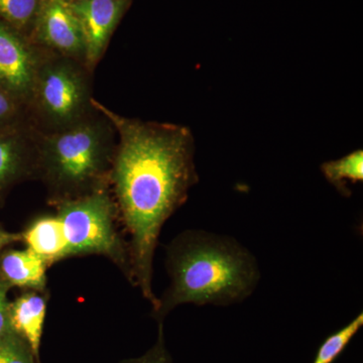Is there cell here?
<instances>
[{
	"mask_svg": "<svg viewBox=\"0 0 363 363\" xmlns=\"http://www.w3.org/2000/svg\"><path fill=\"white\" fill-rule=\"evenodd\" d=\"M95 106L118 131L109 176L117 214L130 235V281L155 307L152 269L160 234L198 182L194 138L184 126L143 123L111 113L99 104Z\"/></svg>",
	"mask_w": 363,
	"mask_h": 363,
	"instance_id": "6da1fadb",
	"label": "cell"
},
{
	"mask_svg": "<svg viewBox=\"0 0 363 363\" xmlns=\"http://www.w3.org/2000/svg\"><path fill=\"white\" fill-rule=\"evenodd\" d=\"M171 283L157 298L154 315L162 319L183 304L229 306L250 297L259 284L257 259L228 236L188 230L167 248Z\"/></svg>",
	"mask_w": 363,
	"mask_h": 363,
	"instance_id": "7a4b0ae2",
	"label": "cell"
},
{
	"mask_svg": "<svg viewBox=\"0 0 363 363\" xmlns=\"http://www.w3.org/2000/svg\"><path fill=\"white\" fill-rule=\"evenodd\" d=\"M113 156L107 126L83 118L45 138L38 150V169L60 203L102 189Z\"/></svg>",
	"mask_w": 363,
	"mask_h": 363,
	"instance_id": "3957f363",
	"label": "cell"
},
{
	"mask_svg": "<svg viewBox=\"0 0 363 363\" xmlns=\"http://www.w3.org/2000/svg\"><path fill=\"white\" fill-rule=\"evenodd\" d=\"M116 204L104 190L60 202L57 216L63 226L67 255H99L111 259L131 279L128 247L116 231Z\"/></svg>",
	"mask_w": 363,
	"mask_h": 363,
	"instance_id": "277c9868",
	"label": "cell"
},
{
	"mask_svg": "<svg viewBox=\"0 0 363 363\" xmlns=\"http://www.w3.org/2000/svg\"><path fill=\"white\" fill-rule=\"evenodd\" d=\"M72 60L65 57L40 64L33 86L32 99L52 131L85 118L91 102L84 75Z\"/></svg>",
	"mask_w": 363,
	"mask_h": 363,
	"instance_id": "5b68a950",
	"label": "cell"
},
{
	"mask_svg": "<svg viewBox=\"0 0 363 363\" xmlns=\"http://www.w3.org/2000/svg\"><path fill=\"white\" fill-rule=\"evenodd\" d=\"M40 63L20 33L0 21V89L16 102L32 99Z\"/></svg>",
	"mask_w": 363,
	"mask_h": 363,
	"instance_id": "8992f818",
	"label": "cell"
},
{
	"mask_svg": "<svg viewBox=\"0 0 363 363\" xmlns=\"http://www.w3.org/2000/svg\"><path fill=\"white\" fill-rule=\"evenodd\" d=\"M32 33L35 40L66 58L85 61L84 37L71 0H42Z\"/></svg>",
	"mask_w": 363,
	"mask_h": 363,
	"instance_id": "52a82bcc",
	"label": "cell"
},
{
	"mask_svg": "<svg viewBox=\"0 0 363 363\" xmlns=\"http://www.w3.org/2000/svg\"><path fill=\"white\" fill-rule=\"evenodd\" d=\"M131 0H71L85 42V63L95 65Z\"/></svg>",
	"mask_w": 363,
	"mask_h": 363,
	"instance_id": "ba28073f",
	"label": "cell"
},
{
	"mask_svg": "<svg viewBox=\"0 0 363 363\" xmlns=\"http://www.w3.org/2000/svg\"><path fill=\"white\" fill-rule=\"evenodd\" d=\"M45 313L47 300L38 291L23 294L9 304V318L13 331L28 344L38 359Z\"/></svg>",
	"mask_w": 363,
	"mask_h": 363,
	"instance_id": "9c48e42d",
	"label": "cell"
},
{
	"mask_svg": "<svg viewBox=\"0 0 363 363\" xmlns=\"http://www.w3.org/2000/svg\"><path fill=\"white\" fill-rule=\"evenodd\" d=\"M48 264L30 250H11L0 260V276L9 286L43 292L47 285Z\"/></svg>",
	"mask_w": 363,
	"mask_h": 363,
	"instance_id": "30bf717a",
	"label": "cell"
},
{
	"mask_svg": "<svg viewBox=\"0 0 363 363\" xmlns=\"http://www.w3.org/2000/svg\"><path fill=\"white\" fill-rule=\"evenodd\" d=\"M21 240L25 241L28 250L44 259L48 267L68 259L65 234L57 215L35 219L21 233Z\"/></svg>",
	"mask_w": 363,
	"mask_h": 363,
	"instance_id": "8fae6325",
	"label": "cell"
},
{
	"mask_svg": "<svg viewBox=\"0 0 363 363\" xmlns=\"http://www.w3.org/2000/svg\"><path fill=\"white\" fill-rule=\"evenodd\" d=\"M30 169H38V150L32 152L18 133L0 131V190Z\"/></svg>",
	"mask_w": 363,
	"mask_h": 363,
	"instance_id": "7c38bea8",
	"label": "cell"
},
{
	"mask_svg": "<svg viewBox=\"0 0 363 363\" xmlns=\"http://www.w3.org/2000/svg\"><path fill=\"white\" fill-rule=\"evenodd\" d=\"M321 171L326 180L337 189L341 195L350 196L351 191L348 184H357L363 180L362 150H355L335 161L324 162Z\"/></svg>",
	"mask_w": 363,
	"mask_h": 363,
	"instance_id": "4fadbf2b",
	"label": "cell"
},
{
	"mask_svg": "<svg viewBox=\"0 0 363 363\" xmlns=\"http://www.w3.org/2000/svg\"><path fill=\"white\" fill-rule=\"evenodd\" d=\"M42 0H0V21L21 35L32 32Z\"/></svg>",
	"mask_w": 363,
	"mask_h": 363,
	"instance_id": "5bb4252c",
	"label": "cell"
},
{
	"mask_svg": "<svg viewBox=\"0 0 363 363\" xmlns=\"http://www.w3.org/2000/svg\"><path fill=\"white\" fill-rule=\"evenodd\" d=\"M363 325V314L360 313L352 321L346 325L344 328L332 334L320 346L316 357L313 363H332L335 362L339 355L343 352L346 346L350 343L352 338L357 335Z\"/></svg>",
	"mask_w": 363,
	"mask_h": 363,
	"instance_id": "9a60e30c",
	"label": "cell"
},
{
	"mask_svg": "<svg viewBox=\"0 0 363 363\" xmlns=\"http://www.w3.org/2000/svg\"><path fill=\"white\" fill-rule=\"evenodd\" d=\"M28 344L16 333L0 339V363H37Z\"/></svg>",
	"mask_w": 363,
	"mask_h": 363,
	"instance_id": "2e32d148",
	"label": "cell"
},
{
	"mask_svg": "<svg viewBox=\"0 0 363 363\" xmlns=\"http://www.w3.org/2000/svg\"><path fill=\"white\" fill-rule=\"evenodd\" d=\"M121 363H173L169 357L168 350L164 346V332H162V324H160L159 338L154 347L150 348L145 355L133 359L125 360Z\"/></svg>",
	"mask_w": 363,
	"mask_h": 363,
	"instance_id": "e0dca14e",
	"label": "cell"
},
{
	"mask_svg": "<svg viewBox=\"0 0 363 363\" xmlns=\"http://www.w3.org/2000/svg\"><path fill=\"white\" fill-rule=\"evenodd\" d=\"M9 289V284L0 276V339L16 333L11 327V318H9V303L7 301Z\"/></svg>",
	"mask_w": 363,
	"mask_h": 363,
	"instance_id": "ac0fdd59",
	"label": "cell"
},
{
	"mask_svg": "<svg viewBox=\"0 0 363 363\" xmlns=\"http://www.w3.org/2000/svg\"><path fill=\"white\" fill-rule=\"evenodd\" d=\"M18 102L0 89V128L9 125L16 116Z\"/></svg>",
	"mask_w": 363,
	"mask_h": 363,
	"instance_id": "d6986e66",
	"label": "cell"
},
{
	"mask_svg": "<svg viewBox=\"0 0 363 363\" xmlns=\"http://www.w3.org/2000/svg\"><path fill=\"white\" fill-rule=\"evenodd\" d=\"M21 240V233H6V231L0 230V250L6 247V245H11V243Z\"/></svg>",
	"mask_w": 363,
	"mask_h": 363,
	"instance_id": "ffe728a7",
	"label": "cell"
}]
</instances>
